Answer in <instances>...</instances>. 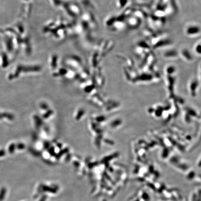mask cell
<instances>
[{
    "instance_id": "5b68a950",
    "label": "cell",
    "mask_w": 201,
    "mask_h": 201,
    "mask_svg": "<svg viewBox=\"0 0 201 201\" xmlns=\"http://www.w3.org/2000/svg\"><path fill=\"white\" fill-rule=\"evenodd\" d=\"M194 52L196 55H201V41L196 43L194 47Z\"/></svg>"
},
{
    "instance_id": "7a4b0ae2",
    "label": "cell",
    "mask_w": 201,
    "mask_h": 201,
    "mask_svg": "<svg viewBox=\"0 0 201 201\" xmlns=\"http://www.w3.org/2000/svg\"><path fill=\"white\" fill-rule=\"evenodd\" d=\"M180 55L183 59L187 61H190L193 59L190 52L187 48L182 49L180 51Z\"/></svg>"
},
{
    "instance_id": "277c9868",
    "label": "cell",
    "mask_w": 201,
    "mask_h": 201,
    "mask_svg": "<svg viewBox=\"0 0 201 201\" xmlns=\"http://www.w3.org/2000/svg\"><path fill=\"white\" fill-rule=\"evenodd\" d=\"M7 189L5 187L0 188V201H3L5 199L7 195Z\"/></svg>"
},
{
    "instance_id": "3957f363",
    "label": "cell",
    "mask_w": 201,
    "mask_h": 201,
    "mask_svg": "<svg viewBox=\"0 0 201 201\" xmlns=\"http://www.w3.org/2000/svg\"><path fill=\"white\" fill-rule=\"evenodd\" d=\"M163 56L166 58H176L177 56V52L174 50H167L163 54Z\"/></svg>"
},
{
    "instance_id": "6da1fadb",
    "label": "cell",
    "mask_w": 201,
    "mask_h": 201,
    "mask_svg": "<svg viewBox=\"0 0 201 201\" xmlns=\"http://www.w3.org/2000/svg\"><path fill=\"white\" fill-rule=\"evenodd\" d=\"M201 32V28L196 24H189L185 28V33L187 36L190 37L196 36Z\"/></svg>"
}]
</instances>
